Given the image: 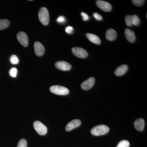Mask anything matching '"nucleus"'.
Returning a JSON list of instances; mask_svg holds the SVG:
<instances>
[{
    "instance_id": "423d86ee",
    "label": "nucleus",
    "mask_w": 147,
    "mask_h": 147,
    "mask_svg": "<svg viewBox=\"0 0 147 147\" xmlns=\"http://www.w3.org/2000/svg\"><path fill=\"white\" fill-rule=\"evenodd\" d=\"M96 3L98 7L103 11L109 12L112 10V5L107 2L98 0V1H96Z\"/></svg>"
},
{
    "instance_id": "5701e85b",
    "label": "nucleus",
    "mask_w": 147,
    "mask_h": 147,
    "mask_svg": "<svg viewBox=\"0 0 147 147\" xmlns=\"http://www.w3.org/2000/svg\"><path fill=\"white\" fill-rule=\"evenodd\" d=\"M9 74L11 76L15 78L17 76V69L15 68V67H12L9 70Z\"/></svg>"
},
{
    "instance_id": "9b49d317",
    "label": "nucleus",
    "mask_w": 147,
    "mask_h": 147,
    "mask_svg": "<svg viewBox=\"0 0 147 147\" xmlns=\"http://www.w3.org/2000/svg\"><path fill=\"white\" fill-rule=\"evenodd\" d=\"M81 121L79 119H74L69 123L65 127L66 131H69L80 126L81 125Z\"/></svg>"
},
{
    "instance_id": "7ed1b4c3",
    "label": "nucleus",
    "mask_w": 147,
    "mask_h": 147,
    "mask_svg": "<svg viewBox=\"0 0 147 147\" xmlns=\"http://www.w3.org/2000/svg\"><path fill=\"white\" fill-rule=\"evenodd\" d=\"M51 92L59 95H65L68 94L69 90L65 87L60 86H53L50 88Z\"/></svg>"
},
{
    "instance_id": "412c9836",
    "label": "nucleus",
    "mask_w": 147,
    "mask_h": 147,
    "mask_svg": "<svg viewBox=\"0 0 147 147\" xmlns=\"http://www.w3.org/2000/svg\"><path fill=\"white\" fill-rule=\"evenodd\" d=\"M132 16L127 15L125 17V24L128 26H132V20H131Z\"/></svg>"
},
{
    "instance_id": "f3484780",
    "label": "nucleus",
    "mask_w": 147,
    "mask_h": 147,
    "mask_svg": "<svg viewBox=\"0 0 147 147\" xmlns=\"http://www.w3.org/2000/svg\"><path fill=\"white\" fill-rule=\"evenodd\" d=\"M10 22L7 19H0V30H4L9 26Z\"/></svg>"
},
{
    "instance_id": "4be33fe9",
    "label": "nucleus",
    "mask_w": 147,
    "mask_h": 147,
    "mask_svg": "<svg viewBox=\"0 0 147 147\" xmlns=\"http://www.w3.org/2000/svg\"><path fill=\"white\" fill-rule=\"evenodd\" d=\"M10 62L12 64H17L19 62V60L18 57L16 55H13L10 58Z\"/></svg>"
},
{
    "instance_id": "a878e982",
    "label": "nucleus",
    "mask_w": 147,
    "mask_h": 147,
    "mask_svg": "<svg viewBox=\"0 0 147 147\" xmlns=\"http://www.w3.org/2000/svg\"><path fill=\"white\" fill-rule=\"evenodd\" d=\"M74 31L73 28L71 26H68L66 27L65 28L66 32L68 34H71L73 33Z\"/></svg>"
},
{
    "instance_id": "f257e3e1",
    "label": "nucleus",
    "mask_w": 147,
    "mask_h": 147,
    "mask_svg": "<svg viewBox=\"0 0 147 147\" xmlns=\"http://www.w3.org/2000/svg\"><path fill=\"white\" fill-rule=\"evenodd\" d=\"M110 130L109 127L104 125L95 126L91 130V133L93 135L96 136L105 135Z\"/></svg>"
},
{
    "instance_id": "a211bd4d",
    "label": "nucleus",
    "mask_w": 147,
    "mask_h": 147,
    "mask_svg": "<svg viewBox=\"0 0 147 147\" xmlns=\"http://www.w3.org/2000/svg\"><path fill=\"white\" fill-rule=\"evenodd\" d=\"M131 20H132V25H134L135 26H138L140 24V19L138 16L136 15H134L132 16L131 17Z\"/></svg>"
},
{
    "instance_id": "aec40b11",
    "label": "nucleus",
    "mask_w": 147,
    "mask_h": 147,
    "mask_svg": "<svg viewBox=\"0 0 147 147\" xmlns=\"http://www.w3.org/2000/svg\"><path fill=\"white\" fill-rule=\"evenodd\" d=\"M145 1L144 0H133L131 1V2L134 5L137 7H141L144 5Z\"/></svg>"
},
{
    "instance_id": "4468645a",
    "label": "nucleus",
    "mask_w": 147,
    "mask_h": 147,
    "mask_svg": "<svg viewBox=\"0 0 147 147\" xmlns=\"http://www.w3.org/2000/svg\"><path fill=\"white\" fill-rule=\"evenodd\" d=\"M105 37L106 39L109 41H113L117 38V32L113 29H108L106 32Z\"/></svg>"
},
{
    "instance_id": "393cba45",
    "label": "nucleus",
    "mask_w": 147,
    "mask_h": 147,
    "mask_svg": "<svg viewBox=\"0 0 147 147\" xmlns=\"http://www.w3.org/2000/svg\"><path fill=\"white\" fill-rule=\"evenodd\" d=\"M93 16L97 21H101L102 20V16L100 14H98V13H96V12L93 13Z\"/></svg>"
},
{
    "instance_id": "6e6552de",
    "label": "nucleus",
    "mask_w": 147,
    "mask_h": 147,
    "mask_svg": "<svg viewBox=\"0 0 147 147\" xmlns=\"http://www.w3.org/2000/svg\"><path fill=\"white\" fill-rule=\"evenodd\" d=\"M56 68L63 71H69L71 69V66L68 63L65 61H59L55 64Z\"/></svg>"
},
{
    "instance_id": "cd10ccee",
    "label": "nucleus",
    "mask_w": 147,
    "mask_h": 147,
    "mask_svg": "<svg viewBox=\"0 0 147 147\" xmlns=\"http://www.w3.org/2000/svg\"><path fill=\"white\" fill-rule=\"evenodd\" d=\"M81 15L83 17V20L84 21H87L89 20V16L86 13H84V12H82L81 13Z\"/></svg>"
},
{
    "instance_id": "6ab92c4d",
    "label": "nucleus",
    "mask_w": 147,
    "mask_h": 147,
    "mask_svg": "<svg viewBox=\"0 0 147 147\" xmlns=\"http://www.w3.org/2000/svg\"><path fill=\"white\" fill-rule=\"evenodd\" d=\"M129 145L130 144L128 141L123 140L119 142L116 147H129Z\"/></svg>"
},
{
    "instance_id": "ddd939ff",
    "label": "nucleus",
    "mask_w": 147,
    "mask_h": 147,
    "mask_svg": "<svg viewBox=\"0 0 147 147\" xmlns=\"http://www.w3.org/2000/svg\"><path fill=\"white\" fill-rule=\"evenodd\" d=\"M125 35L129 42H134L136 39V37H135V34L133 31L129 29H126L125 31Z\"/></svg>"
},
{
    "instance_id": "0eeeda50",
    "label": "nucleus",
    "mask_w": 147,
    "mask_h": 147,
    "mask_svg": "<svg viewBox=\"0 0 147 147\" xmlns=\"http://www.w3.org/2000/svg\"><path fill=\"white\" fill-rule=\"evenodd\" d=\"M17 39L19 43L24 47H26L28 45V39L26 33L19 32L17 34Z\"/></svg>"
},
{
    "instance_id": "9d476101",
    "label": "nucleus",
    "mask_w": 147,
    "mask_h": 147,
    "mask_svg": "<svg viewBox=\"0 0 147 147\" xmlns=\"http://www.w3.org/2000/svg\"><path fill=\"white\" fill-rule=\"evenodd\" d=\"M35 53L38 57H41L45 53V49L43 45L39 42H35L34 44Z\"/></svg>"
},
{
    "instance_id": "dca6fc26",
    "label": "nucleus",
    "mask_w": 147,
    "mask_h": 147,
    "mask_svg": "<svg viewBox=\"0 0 147 147\" xmlns=\"http://www.w3.org/2000/svg\"><path fill=\"white\" fill-rule=\"evenodd\" d=\"M87 37L90 41L96 45L100 44V40L99 38L96 35L88 33L86 34Z\"/></svg>"
},
{
    "instance_id": "f03ea898",
    "label": "nucleus",
    "mask_w": 147,
    "mask_h": 147,
    "mask_svg": "<svg viewBox=\"0 0 147 147\" xmlns=\"http://www.w3.org/2000/svg\"><path fill=\"white\" fill-rule=\"evenodd\" d=\"M38 18L41 24L44 26H47L50 21L48 10L45 7H41L38 12Z\"/></svg>"
},
{
    "instance_id": "2eb2a0df",
    "label": "nucleus",
    "mask_w": 147,
    "mask_h": 147,
    "mask_svg": "<svg viewBox=\"0 0 147 147\" xmlns=\"http://www.w3.org/2000/svg\"><path fill=\"white\" fill-rule=\"evenodd\" d=\"M134 126L135 128L138 131H143L144 128V121L142 119H138L134 122Z\"/></svg>"
},
{
    "instance_id": "f8f14e48",
    "label": "nucleus",
    "mask_w": 147,
    "mask_h": 147,
    "mask_svg": "<svg viewBox=\"0 0 147 147\" xmlns=\"http://www.w3.org/2000/svg\"><path fill=\"white\" fill-rule=\"evenodd\" d=\"M128 69V66L125 64L123 65L116 69L115 71V74L118 76H122L126 73Z\"/></svg>"
},
{
    "instance_id": "20e7f679",
    "label": "nucleus",
    "mask_w": 147,
    "mask_h": 147,
    "mask_svg": "<svg viewBox=\"0 0 147 147\" xmlns=\"http://www.w3.org/2000/svg\"><path fill=\"white\" fill-rule=\"evenodd\" d=\"M34 127L39 135H45L47 133V127L39 121H35L33 123Z\"/></svg>"
},
{
    "instance_id": "bb28decb",
    "label": "nucleus",
    "mask_w": 147,
    "mask_h": 147,
    "mask_svg": "<svg viewBox=\"0 0 147 147\" xmlns=\"http://www.w3.org/2000/svg\"><path fill=\"white\" fill-rule=\"evenodd\" d=\"M65 21V18L63 16H60L57 19V22L59 23H63Z\"/></svg>"
},
{
    "instance_id": "b1692460",
    "label": "nucleus",
    "mask_w": 147,
    "mask_h": 147,
    "mask_svg": "<svg viewBox=\"0 0 147 147\" xmlns=\"http://www.w3.org/2000/svg\"><path fill=\"white\" fill-rule=\"evenodd\" d=\"M17 147H27L26 140L25 139H21L18 142Z\"/></svg>"
},
{
    "instance_id": "39448f33",
    "label": "nucleus",
    "mask_w": 147,
    "mask_h": 147,
    "mask_svg": "<svg viewBox=\"0 0 147 147\" xmlns=\"http://www.w3.org/2000/svg\"><path fill=\"white\" fill-rule=\"evenodd\" d=\"M72 53L74 55L77 57L85 59L88 56V52L86 50L79 47H74L72 48Z\"/></svg>"
},
{
    "instance_id": "1a4fd4ad",
    "label": "nucleus",
    "mask_w": 147,
    "mask_h": 147,
    "mask_svg": "<svg viewBox=\"0 0 147 147\" xmlns=\"http://www.w3.org/2000/svg\"><path fill=\"white\" fill-rule=\"evenodd\" d=\"M95 82V80L94 77H90L82 83L81 84V88L84 90H88L90 89L94 85Z\"/></svg>"
}]
</instances>
